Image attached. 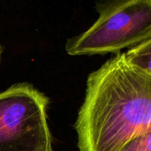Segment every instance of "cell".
<instances>
[{
  "instance_id": "cell-1",
  "label": "cell",
  "mask_w": 151,
  "mask_h": 151,
  "mask_svg": "<svg viewBox=\"0 0 151 151\" xmlns=\"http://www.w3.org/2000/svg\"><path fill=\"white\" fill-rule=\"evenodd\" d=\"M74 129L79 151H121L151 132V75L125 53L107 60L87 80Z\"/></svg>"
},
{
  "instance_id": "cell-2",
  "label": "cell",
  "mask_w": 151,
  "mask_h": 151,
  "mask_svg": "<svg viewBox=\"0 0 151 151\" xmlns=\"http://www.w3.org/2000/svg\"><path fill=\"white\" fill-rule=\"evenodd\" d=\"M95 23L67 40L71 56H91L134 48L151 37V0H122L99 3Z\"/></svg>"
},
{
  "instance_id": "cell-3",
  "label": "cell",
  "mask_w": 151,
  "mask_h": 151,
  "mask_svg": "<svg viewBox=\"0 0 151 151\" xmlns=\"http://www.w3.org/2000/svg\"><path fill=\"white\" fill-rule=\"evenodd\" d=\"M49 104L50 99L27 82L0 92V151H53Z\"/></svg>"
},
{
  "instance_id": "cell-4",
  "label": "cell",
  "mask_w": 151,
  "mask_h": 151,
  "mask_svg": "<svg viewBox=\"0 0 151 151\" xmlns=\"http://www.w3.org/2000/svg\"><path fill=\"white\" fill-rule=\"evenodd\" d=\"M127 62L151 75V37L125 53Z\"/></svg>"
},
{
  "instance_id": "cell-5",
  "label": "cell",
  "mask_w": 151,
  "mask_h": 151,
  "mask_svg": "<svg viewBox=\"0 0 151 151\" xmlns=\"http://www.w3.org/2000/svg\"><path fill=\"white\" fill-rule=\"evenodd\" d=\"M121 151H151V132L134 139Z\"/></svg>"
},
{
  "instance_id": "cell-6",
  "label": "cell",
  "mask_w": 151,
  "mask_h": 151,
  "mask_svg": "<svg viewBox=\"0 0 151 151\" xmlns=\"http://www.w3.org/2000/svg\"><path fill=\"white\" fill-rule=\"evenodd\" d=\"M2 54H3V47L0 44V65H1V60H2Z\"/></svg>"
}]
</instances>
